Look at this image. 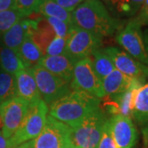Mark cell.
Wrapping results in <instances>:
<instances>
[{"instance_id":"cell-14","label":"cell","mask_w":148,"mask_h":148,"mask_svg":"<svg viewBox=\"0 0 148 148\" xmlns=\"http://www.w3.org/2000/svg\"><path fill=\"white\" fill-rule=\"evenodd\" d=\"M17 96L25 100L29 106L36 105L42 100L36 79L30 69H24L15 74Z\"/></svg>"},{"instance_id":"cell-9","label":"cell","mask_w":148,"mask_h":148,"mask_svg":"<svg viewBox=\"0 0 148 148\" xmlns=\"http://www.w3.org/2000/svg\"><path fill=\"white\" fill-rule=\"evenodd\" d=\"M142 26L134 18L117 32L116 41L128 54L140 63L147 66V57L145 50Z\"/></svg>"},{"instance_id":"cell-33","label":"cell","mask_w":148,"mask_h":148,"mask_svg":"<svg viewBox=\"0 0 148 148\" xmlns=\"http://www.w3.org/2000/svg\"><path fill=\"white\" fill-rule=\"evenodd\" d=\"M0 148H13L9 139L4 138L2 132H0Z\"/></svg>"},{"instance_id":"cell-17","label":"cell","mask_w":148,"mask_h":148,"mask_svg":"<svg viewBox=\"0 0 148 148\" xmlns=\"http://www.w3.org/2000/svg\"><path fill=\"white\" fill-rule=\"evenodd\" d=\"M135 78L129 77L116 69L102 80L103 90L106 95H115L128 90Z\"/></svg>"},{"instance_id":"cell-19","label":"cell","mask_w":148,"mask_h":148,"mask_svg":"<svg viewBox=\"0 0 148 148\" xmlns=\"http://www.w3.org/2000/svg\"><path fill=\"white\" fill-rule=\"evenodd\" d=\"M33 41L40 48L41 52L45 55V50L49 43L56 36L53 28L48 23L45 17L37 18V24L36 28L33 30L31 36Z\"/></svg>"},{"instance_id":"cell-5","label":"cell","mask_w":148,"mask_h":148,"mask_svg":"<svg viewBox=\"0 0 148 148\" xmlns=\"http://www.w3.org/2000/svg\"><path fill=\"white\" fill-rule=\"evenodd\" d=\"M30 69L34 75L41 98L48 106L72 90L70 82L51 73L39 64Z\"/></svg>"},{"instance_id":"cell-7","label":"cell","mask_w":148,"mask_h":148,"mask_svg":"<svg viewBox=\"0 0 148 148\" xmlns=\"http://www.w3.org/2000/svg\"><path fill=\"white\" fill-rule=\"evenodd\" d=\"M101 44L102 39L73 26L67 38L65 54L77 63L81 59L90 57L94 51L101 49Z\"/></svg>"},{"instance_id":"cell-29","label":"cell","mask_w":148,"mask_h":148,"mask_svg":"<svg viewBox=\"0 0 148 148\" xmlns=\"http://www.w3.org/2000/svg\"><path fill=\"white\" fill-rule=\"evenodd\" d=\"M98 148H118L111 136L110 130L109 127V120L107 121L105 126L103 135H102Z\"/></svg>"},{"instance_id":"cell-21","label":"cell","mask_w":148,"mask_h":148,"mask_svg":"<svg viewBox=\"0 0 148 148\" xmlns=\"http://www.w3.org/2000/svg\"><path fill=\"white\" fill-rule=\"evenodd\" d=\"M0 69L8 73L15 75L27 68L19 57L17 51L6 47L0 43Z\"/></svg>"},{"instance_id":"cell-34","label":"cell","mask_w":148,"mask_h":148,"mask_svg":"<svg viewBox=\"0 0 148 148\" xmlns=\"http://www.w3.org/2000/svg\"><path fill=\"white\" fill-rule=\"evenodd\" d=\"M143 42H144V46H145V50L147 57V66H148V29L145 30L143 33Z\"/></svg>"},{"instance_id":"cell-25","label":"cell","mask_w":148,"mask_h":148,"mask_svg":"<svg viewBox=\"0 0 148 148\" xmlns=\"http://www.w3.org/2000/svg\"><path fill=\"white\" fill-rule=\"evenodd\" d=\"M23 18H25L24 16L14 8L0 12V36L3 35Z\"/></svg>"},{"instance_id":"cell-1","label":"cell","mask_w":148,"mask_h":148,"mask_svg":"<svg viewBox=\"0 0 148 148\" xmlns=\"http://www.w3.org/2000/svg\"><path fill=\"white\" fill-rule=\"evenodd\" d=\"M72 23L101 39L112 36L123 27V22L111 15L101 0L82 2L72 12Z\"/></svg>"},{"instance_id":"cell-30","label":"cell","mask_w":148,"mask_h":148,"mask_svg":"<svg viewBox=\"0 0 148 148\" xmlns=\"http://www.w3.org/2000/svg\"><path fill=\"white\" fill-rule=\"evenodd\" d=\"M134 19L138 21L141 26H147L148 25V0H145L142 8L134 17Z\"/></svg>"},{"instance_id":"cell-24","label":"cell","mask_w":148,"mask_h":148,"mask_svg":"<svg viewBox=\"0 0 148 148\" xmlns=\"http://www.w3.org/2000/svg\"><path fill=\"white\" fill-rule=\"evenodd\" d=\"M17 96L15 75L0 69V105Z\"/></svg>"},{"instance_id":"cell-39","label":"cell","mask_w":148,"mask_h":148,"mask_svg":"<svg viewBox=\"0 0 148 148\" xmlns=\"http://www.w3.org/2000/svg\"><path fill=\"white\" fill-rule=\"evenodd\" d=\"M2 127V122H1V119H0V128Z\"/></svg>"},{"instance_id":"cell-20","label":"cell","mask_w":148,"mask_h":148,"mask_svg":"<svg viewBox=\"0 0 148 148\" xmlns=\"http://www.w3.org/2000/svg\"><path fill=\"white\" fill-rule=\"evenodd\" d=\"M19 57L27 69H32L39 64L44 54L33 41L31 36H27L17 50Z\"/></svg>"},{"instance_id":"cell-27","label":"cell","mask_w":148,"mask_h":148,"mask_svg":"<svg viewBox=\"0 0 148 148\" xmlns=\"http://www.w3.org/2000/svg\"><path fill=\"white\" fill-rule=\"evenodd\" d=\"M45 19L48 21V23L53 28V32L55 33L56 36L65 38V39L68 38L69 35V32H70L71 28L73 27V25H69L68 23L61 21L59 19H57V18H54V17L47 16V17H45Z\"/></svg>"},{"instance_id":"cell-2","label":"cell","mask_w":148,"mask_h":148,"mask_svg":"<svg viewBox=\"0 0 148 148\" xmlns=\"http://www.w3.org/2000/svg\"><path fill=\"white\" fill-rule=\"evenodd\" d=\"M101 99L85 91L71 90L49 106V115L74 127L84 118L101 107Z\"/></svg>"},{"instance_id":"cell-38","label":"cell","mask_w":148,"mask_h":148,"mask_svg":"<svg viewBox=\"0 0 148 148\" xmlns=\"http://www.w3.org/2000/svg\"><path fill=\"white\" fill-rule=\"evenodd\" d=\"M144 148H148V144H147V145H144Z\"/></svg>"},{"instance_id":"cell-6","label":"cell","mask_w":148,"mask_h":148,"mask_svg":"<svg viewBox=\"0 0 148 148\" xmlns=\"http://www.w3.org/2000/svg\"><path fill=\"white\" fill-rule=\"evenodd\" d=\"M70 86L72 90H82L100 99L106 96L102 82L95 73L90 57L75 64Z\"/></svg>"},{"instance_id":"cell-28","label":"cell","mask_w":148,"mask_h":148,"mask_svg":"<svg viewBox=\"0 0 148 148\" xmlns=\"http://www.w3.org/2000/svg\"><path fill=\"white\" fill-rule=\"evenodd\" d=\"M67 39L55 36L53 40L49 43L45 50V55L48 56H57L65 53Z\"/></svg>"},{"instance_id":"cell-12","label":"cell","mask_w":148,"mask_h":148,"mask_svg":"<svg viewBox=\"0 0 148 148\" xmlns=\"http://www.w3.org/2000/svg\"><path fill=\"white\" fill-rule=\"evenodd\" d=\"M111 136L118 148H134L138 143V133L132 119L120 114L109 119Z\"/></svg>"},{"instance_id":"cell-18","label":"cell","mask_w":148,"mask_h":148,"mask_svg":"<svg viewBox=\"0 0 148 148\" xmlns=\"http://www.w3.org/2000/svg\"><path fill=\"white\" fill-rule=\"evenodd\" d=\"M132 118L141 125L148 123V79L138 88L133 101Z\"/></svg>"},{"instance_id":"cell-32","label":"cell","mask_w":148,"mask_h":148,"mask_svg":"<svg viewBox=\"0 0 148 148\" xmlns=\"http://www.w3.org/2000/svg\"><path fill=\"white\" fill-rule=\"evenodd\" d=\"M14 8V0H0V12Z\"/></svg>"},{"instance_id":"cell-26","label":"cell","mask_w":148,"mask_h":148,"mask_svg":"<svg viewBox=\"0 0 148 148\" xmlns=\"http://www.w3.org/2000/svg\"><path fill=\"white\" fill-rule=\"evenodd\" d=\"M43 0H14V8L18 10L24 17L39 12Z\"/></svg>"},{"instance_id":"cell-11","label":"cell","mask_w":148,"mask_h":148,"mask_svg":"<svg viewBox=\"0 0 148 148\" xmlns=\"http://www.w3.org/2000/svg\"><path fill=\"white\" fill-rule=\"evenodd\" d=\"M115 69L129 77L146 82L148 79V66L136 60L127 52L114 46L104 49Z\"/></svg>"},{"instance_id":"cell-4","label":"cell","mask_w":148,"mask_h":148,"mask_svg":"<svg viewBox=\"0 0 148 148\" xmlns=\"http://www.w3.org/2000/svg\"><path fill=\"white\" fill-rule=\"evenodd\" d=\"M48 113L49 106L43 100L30 106L21 127L9 138L12 147L36 138L45 127Z\"/></svg>"},{"instance_id":"cell-37","label":"cell","mask_w":148,"mask_h":148,"mask_svg":"<svg viewBox=\"0 0 148 148\" xmlns=\"http://www.w3.org/2000/svg\"><path fill=\"white\" fill-rule=\"evenodd\" d=\"M69 148H77V147H74L73 145H72V144H71V146H70Z\"/></svg>"},{"instance_id":"cell-16","label":"cell","mask_w":148,"mask_h":148,"mask_svg":"<svg viewBox=\"0 0 148 148\" xmlns=\"http://www.w3.org/2000/svg\"><path fill=\"white\" fill-rule=\"evenodd\" d=\"M112 16L117 19L136 16L145 0H102Z\"/></svg>"},{"instance_id":"cell-22","label":"cell","mask_w":148,"mask_h":148,"mask_svg":"<svg viewBox=\"0 0 148 148\" xmlns=\"http://www.w3.org/2000/svg\"><path fill=\"white\" fill-rule=\"evenodd\" d=\"M90 58L95 73L97 74L101 82L115 69L111 58L106 53L104 49H96L92 53Z\"/></svg>"},{"instance_id":"cell-36","label":"cell","mask_w":148,"mask_h":148,"mask_svg":"<svg viewBox=\"0 0 148 148\" xmlns=\"http://www.w3.org/2000/svg\"><path fill=\"white\" fill-rule=\"evenodd\" d=\"M14 148H34V145H33V140L32 141H29V142H27V143H24L17 146L16 147Z\"/></svg>"},{"instance_id":"cell-8","label":"cell","mask_w":148,"mask_h":148,"mask_svg":"<svg viewBox=\"0 0 148 148\" xmlns=\"http://www.w3.org/2000/svg\"><path fill=\"white\" fill-rule=\"evenodd\" d=\"M70 136L71 127L49 114L41 132L33 140L34 148H69Z\"/></svg>"},{"instance_id":"cell-15","label":"cell","mask_w":148,"mask_h":148,"mask_svg":"<svg viewBox=\"0 0 148 148\" xmlns=\"http://www.w3.org/2000/svg\"><path fill=\"white\" fill-rule=\"evenodd\" d=\"M75 64L76 62L74 60L64 53L57 56L45 55L40 61L39 65L71 83Z\"/></svg>"},{"instance_id":"cell-35","label":"cell","mask_w":148,"mask_h":148,"mask_svg":"<svg viewBox=\"0 0 148 148\" xmlns=\"http://www.w3.org/2000/svg\"><path fill=\"white\" fill-rule=\"evenodd\" d=\"M142 132H143V144L147 145L148 144V123L145 125H143Z\"/></svg>"},{"instance_id":"cell-10","label":"cell","mask_w":148,"mask_h":148,"mask_svg":"<svg viewBox=\"0 0 148 148\" xmlns=\"http://www.w3.org/2000/svg\"><path fill=\"white\" fill-rule=\"evenodd\" d=\"M29 107L27 101L18 96L0 105L1 132L4 138L9 139L21 127Z\"/></svg>"},{"instance_id":"cell-31","label":"cell","mask_w":148,"mask_h":148,"mask_svg":"<svg viewBox=\"0 0 148 148\" xmlns=\"http://www.w3.org/2000/svg\"><path fill=\"white\" fill-rule=\"evenodd\" d=\"M53 1L55 2L60 7H62L63 8L72 12L82 2H84L85 0H53Z\"/></svg>"},{"instance_id":"cell-3","label":"cell","mask_w":148,"mask_h":148,"mask_svg":"<svg viewBox=\"0 0 148 148\" xmlns=\"http://www.w3.org/2000/svg\"><path fill=\"white\" fill-rule=\"evenodd\" d=\"M109 120L101 107L71 127V143L77 148H98Z\"/></svg>"},{"instance_id":"cell-13","label":"cell","mask_w":148,"mask_h":148,"mask_svg":"<svg viewBox=\"0 0 148 148\" xmlns=\"http://www.w3.org/2000/svg\"><path fill=\"white\" fill-rule=\"evenodd\" d=\"M37 24L36 19L23 18L1 36V43L6 47L17 51L27 36H30Z\"/></svg>"},{"instance_id":"cell-23","label":"cell","mask_w":148,"mask_h":148,"mask_svg":"<svg viewBox=\"0 0 148 148\" xmlns=\"http://www.w3.org/2000/svg\"><path fill=\"white\" fill-rule=\"evenodd\" d=\"M39 12H40L45 17H54L69 25H73L72 12L63 8L53 0H43L39 9Z\"/></svg>"}]
</instances>
